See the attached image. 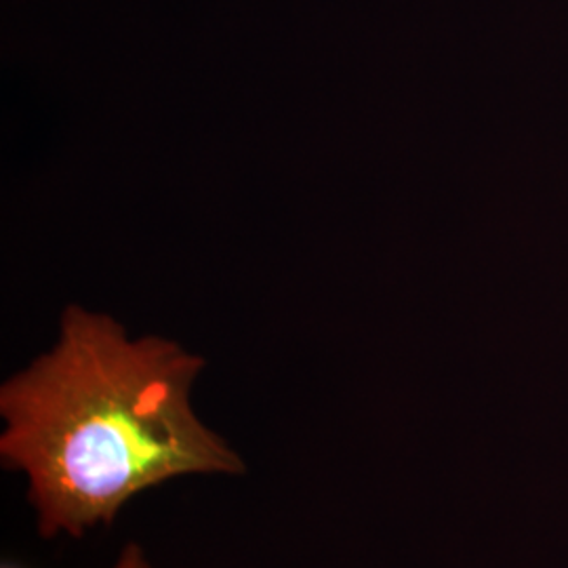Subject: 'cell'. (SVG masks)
<instances>
[{
    "label": "cell",
    "instance_id": "cell-2",
    "mask_svg": "<svg viewBox=\"0 0 568 568\" xmlns=\"http://www.w3.org/2000/svg\"><path fill=\"white\" fill-rule=\"evenodd\" d=\"M114 568H152V565H150V560H148L142 546L131 541V544H126L122 548L121 556H119Z\"/></svg>",
    "mask_w": 568,
    "mask_h": 568
},
{
    "label": "cell",
    "instance_id": "cell-3",
    "mask_svg": "<svg viewBox=\"0 0 568 568\" xmlns=\"http://www.w3.org/2000/svg\"><path fill=\"white\" fill-rule=\"evenodd\" d=\"M2 568H20V567H16V565H2Z\"/></svg>",
    "mask_w": 568,
    "mask_h": 568
},
{
    "label": "cell",
    "instance_id": "cell-1",
    "mask_svg": "<svg viewBox=\"0 0 568 568\" xmlns=\"http://www.w3.org/2000/svg\"><path fill=\"white\" fill-rule=\"evenodd\" d=\"M203 358L163 337L129 339L68 307L60 339L0 389V459L28 478L44 539L110 527L133 497L182 476H241L243 457L192 408Z\"/></svg>",
    "mask_w": 568,
    "mask_h": 568
}]
</instances>
